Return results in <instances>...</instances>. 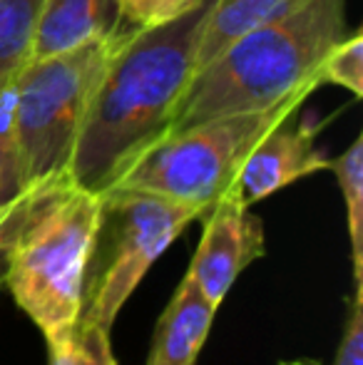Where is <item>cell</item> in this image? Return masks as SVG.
Segmentation results:
<instances>
[{
	"instance_id": "30bf717a",
	"label": "cell",
	"mask_w": 363,
	"mask_h": 365,
	"mask_svg": "<svg viewBox=\"0 0 363 365\" xmlns=\"http://www.w3.org/2000/svg\"><path fill=\"white\" fill-rule=\"evenodd\" d=\"M217 308L204 301L187 279L162 311L145 365H194L209 338Z\"/></svg>"
},
{
	"instance_id": "ac0fdd59",
	"label": "cell",
	"mask_w": 363,
	"mask_h": 365,
	"mask_svg": "<svg viewBox=\"0 0 363 365\" xmlns=\"http://www.w3.org/2000/svg\"><path fill=\"white\" fill-rule=\"evenodd\" d=\"M50 351V365H80L78 351H75L73 336L65 343H58V346H48Z\"/></svg>"
},
{
	"instance_id": "4fadbf2b",
	"label": "cell",
	"mask_w": 363,
	"mask_h": 365,
	"mask_svg": "<svg viewBox=\"0 0 363 365\" xmlns=\"http://www.w3.org/2000/svg\"><path fill=\"white\" fill-rule=\"evenodd\" d=\"M329 169L339 179L341 194L346 204L351 239V261H354V284L361 289L363 279V137L359 135L354 145L341 157L331 159Z\"/></svg>"
},
{
	"instance_id": "6da1fadb",
	"label": "cell",
	"mask_w": 363,
	"mask_h": 365,
	"mask_svg": "<svg viewBox=\"0 0 363 365\" xmlns=\"http://www.w3.org/2000/svg\"><path fill=\"white\" fill-rule=\"evenodd\" d=\"M212 3L199 0L170 23L135 30L117 48L88 100L70 159V179L78 187L102 194L167 137L194 75Z\"/></svg>"
},
{
	"instance_id": "ba28073f",
	"label": "cell",
	"mask_w": 363,
	"mask_h": 365,
	"mask_svg": "<svg viewBox=\"0 0 363 365\" xmlns=\"http://www.w3.org/2000/svg\"><path fill=\"white\" fill-rule=\"evenodd\" d=\"M321 127H324L321 122L319 125L301 122L291 127L289 117L262 137V142L249 152L234 184V192L244 207L252 209V204L272 197L279 189L294 184L296 179L329 169L331 159L316 147V135Z\"/></svg>"
},
{
	"instance_id": "5b68a950",
	"label": "cell",
	"mask_w": 363,
	"mask_h": 365,
	"mask_svg": "<svg viewBox=\"0 0 363 365\" xmlns=\"http://www.w3.org/2000/svg\"><path fill=\"white\" fill-rule=\"evenodd\" d=\"M197 219V209L155 192L105 189L80 284L78 326L110 333L150 266Z\"/></svg>"
},
{
	"instance_id": "7c38bea8",
	"label": "cell",
	"mask_w": 363,
	"mask_h": 365,
	"mask_svg": "<svg viewBox=\"0 0 363 365\" xmlns=\"http://www.w3.org/2000/svg\"><path fill=\"white\" fill-rule=\"evenodd\" d=\"M43 0H0V85L30 63Z\"/></svg>"
},
{
	"instance_id": "e0dca14e",
	"label": "cell",
	"mask_w": 363,
	"mask_h": 365,
	"mask_svg": "<svg viewBox=\"0 0 363 365\" xmlns=\"http://www.w3.org/2000/svg\"><path fill=\"white\" fill-rule=\"evenodd\" d=\"M73 343L80 365H117L115 356H112L110 333L92 326H75Z\"/></svg>"
},
{
	"instance_id": "9a60e30c",
	"label": "cell",
	"mask_w": 363,
	"mask_h": 365,
	"mask_svg": "<svg viewBox=\"0 0 363 365\" xmlns=\"http://www.w3.org/2000/svg\"><path fill=\"white\" fill-rule=\"evenodd\" d=\"M197 3L199 0H120L125 23L135 30L170 23Z\"/></svg>"
},
{
	"instance_id": "d6986e66",
	"label": "cell",
	"mask_w": 363,
	"mask_h": 365,
	"mask_svg": "<svg viewBox=\"0 0 363 365\" xmlns=\"http://www.w3.org/2000/svg\"><path fill=\"white\" fill-rule=\"evenodd\" d=\"M279 365H321L319 361H311V358H299V361H286Z\"/></svg>"
},
{
	"instance_id": "ffe728a7",
	"label": "cell",
	"mask_w": 363,
	"mask_h": 365,
	"mask_svg": "<svg viewBox=\"0 0 363 365\" xmlns=\"http://www.w3.org/2000/svg\"><path fill=\"white\" fill-rule=\"evenodd\" d=\"M0 207H3V169H0Z\"/></svg>"
},
{
	"instance_id": "7a4b0ae2",
	"label": "cell",
	"mask_w": 363,
	"mask_h": 365,
	"mask_svg": "<svg viewBox=\"0 0 363 365\" xmlns=\"http://www.w3.org/2000/svg\"><path fill=\"white\" fill-rule=\"evenodd\" d=\"M100 214V194L70 177L20 194L0 214V289L40 328L48 346L78 326L80 284Z\"/></svg>"
},
{
	"instance_id": "2e32d148",
	"label": "cell",
	"mask_w": 363,
	"mask_h": 365,
	"mask_svg": "<svg viewBox=\"0 0 363 365\" xmlns=\"http://www.w3.org/2000/svg\"><path fill=\"white\" fill-rule=\"evenodd\" d=\"M334 365H363V293L356 289L349 298V316L344 323L339 351H336Z\"/></svg>"
},
{
	"instance_id": "8fae6325",
	"label": "cell",
	"mask_w": 363,
	"mask_h": 365,
	"mask_svg": "<svg viewBox=\"0 0 363 365\" xmlns=\"http://www.w3.org/2000/svg\"><path fill=\"white\" fill-rule=\"evenodd\" d=\"M304 5L309 0H214L199 35L194 73L242 35L289 18Z\"/></svg>"
},
{
	"instance_id": "8992f818",
	"label": "cell",
	"mask_w": 363,
	"mask_h": 365,
	"mask_svg": "<svg viewBox=\"0 0 363 365\" xmlns=\"http://www.w3.org/2000/svg\"><path fill=\"white\" fill-rule=\"evenodd\" d=\"M130 33L92 40L70 53L35 60L18 73L20 194L70 177V159L88 100Z\"/></svg>"
},
{
	"instance_id": "52a82bcc",
	"label": "cell",
	"mask_w": 363,
	"mask_h": 365,
	"mask_svg": "<svg viewBox=\"0 0 363 365\" xmlns=\"http://www.w3.org/2000/svg\"><path fill=\"white\" fill-rule=\"evenodd\" d=\"M202 239L184 279L194 291L219 308L249 264L267 254L264 224L244 207L237 192H229L202 214Z\"/></svg>"
},
{
	"instance_id": "277c9868",
	"label": "cell",
	"mask_w": 363,
	"mask_h": 365,
	"mask_svg": "<svg viewBox=\"0 0 363 365\" xmlns=\"http://www.w3.org/2000/svg\"><path fill=\"white\" fill-rule=\"evenodd\" d=\"M319 85H306L281 102L254 112L222 115L167 135L147 149L112 187L155 192L197 209L199 219L222 197L234 192V184L249 152L276 125L301 110Z\"/></svg>"
},
{
	"instance_id": "5bb4252c",
	"label": "cell",
	"mask_w": 363,
	"mask_h": 365,
	"mask_svg": "<svg viewBox=\"0 0 363 365\" xmlns=\"http://www.w3.org/2000/svg\"><path fill=\"white\" fill-rule=\"evenodd\" d=\"M321 82H334L346 87L356 97L363 95V33L356 30L354 35H346L341 43L326 53L319 65Z\"/></svg>"
},
{
	"instance_id": "3957f363",
	"label": "cell",
	"mask_w": 363,
	"mask_h": 365,
	"mask_svg": "<svg viewBox=\"0 0 363 365\" xmlns=\"http://www.w3.org/2000/svg\"><path fill=\"white\" fill-rule=\"evenodd\" d=\"M346 0H309L299 13L234 40L192 75L167 135L222 115L267 110L306 85L346 38Z\"/></svg>"
},
{
	"instance_id": "9c48e42d",
	"label": "cell",
	"mask_w": 363,
	"mask_h": 365,
	"mask_svg": "<svg viewBox=\"0 0 363 365\" xmlns=\"http://www.w3.org/2000/svg\"><path fill=\"white\" fill-rule=\"evenodd\" d=\"M120 0H43L30 63L70 53L100 38L130 33Z\"/></svg>"
}]
</instances>
